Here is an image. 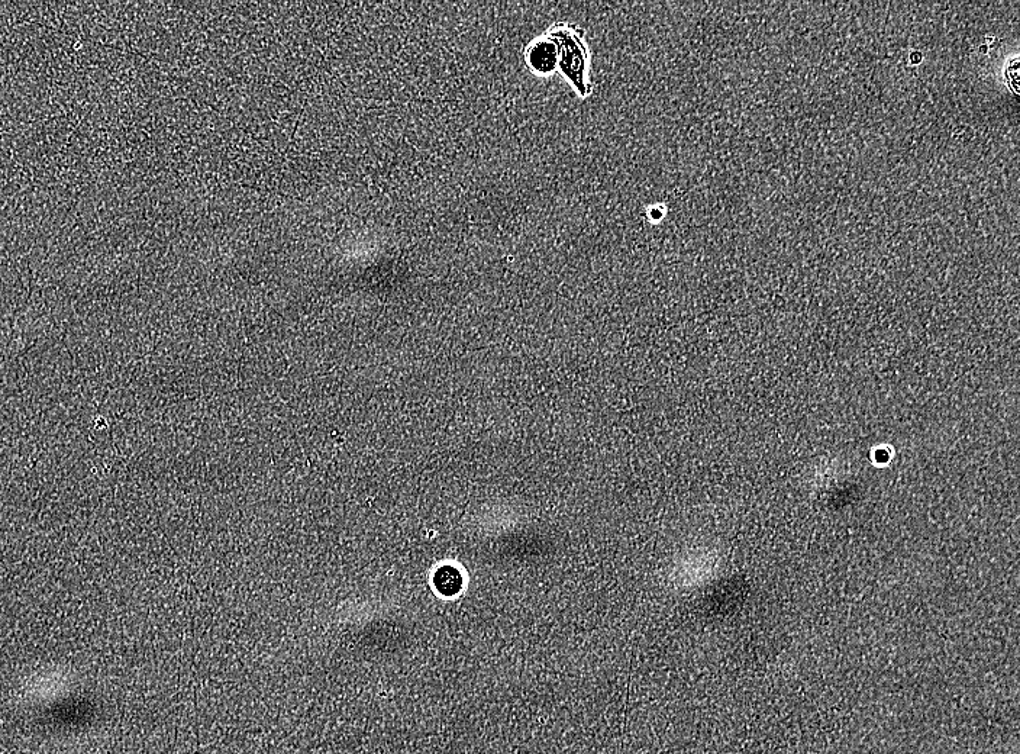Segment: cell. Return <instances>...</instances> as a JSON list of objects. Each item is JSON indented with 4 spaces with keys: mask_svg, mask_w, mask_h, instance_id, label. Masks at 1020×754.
<instances>
[{
    "mask_svg": "<svg viewBox=\"0 0 1020 754\" xmlns=\"http://www.w3.org/2000/svg\"><path fill=\"white\" fill-rule=\"evenodd\" d=\"M557 48V73L581 99L592 96V54L586 31L571 22H555L545 32Z\"/></svg>",
    "mask_w": 1020,
    "mask_h": 754,
    "instance_id": "6da1fadb",
    "label": "cell"
},
{
    "mask_svg": "<svg viewBox=\"0 0 1020 754\" xmlns=\"http://www.w3.org/2000/svg\"><path fill=\"white\" fill-rule=\"evenodd\" d=\"M526 67L535 76L551 77L557 73V48L547 35H539L525 48Z\"/></svg>",
    "mask_w": 1020,
    "mask_h": 754,
    "instance_id": "7a4b0ae2",
    "label": "cell"
},
{
    "mask_svg": "<svg viewBox=\"0 0 1020 754\" xmlns=\"http://www.w3.org/2000/svg\"><path fill=\"white\" fill-rule=\"evenodd\" d=\"M432 582H434V588L437 589L438 594L445 598H454L463 592L466 579L457 566L444 565L435 570Z\"/></svg>",
    "mask_w": 1020,
    "mask_h": 754,
    "instance_id": "3957f363",
    "label": "cell"
}]
</instances>
